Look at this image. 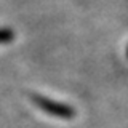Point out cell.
<instances>
[{"label": "cell", "instance_id": "1", "mask_svg": "<svg viewBox=\"0 0 128 128\" xmlns=\"http://www.w3.org/2000/svg\"><path fill=\"white\" fill-rule=\"evenodd\" d=\"M32 101H34L35 106H38L42 110L48 112V114L54 115V117H59V118H72L74 117V110L72 107L66 106V104H59L56 101H51L48 98H43V96H37L34 94L32 96Z\"/></svg>", "mask_w": 128, "mask_h": 128}, {"label": "cell", "instance_id": "2", "mask_svg": "<svg viewBox=\"0 0 128 128\" xmlns=\"http://www.w3.org/2000/svg\"><path fill=\"white\" fill-rule=\"evenodd\" d=\"M11 37H13L11 30H6V29H2V30H0V43H2V42H10Z\"/></svg>", "mask_w": 128, "mask_h": 128}]
</instances>
